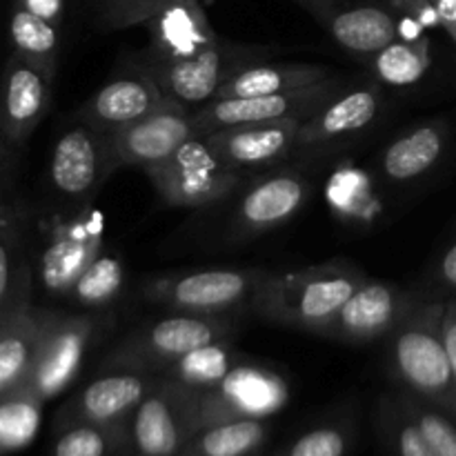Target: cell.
I'll list each match as a JSON object with an SVG mask.
<instances>
[{"mask_svg": "<svg viewBox=\"0 0 456 456\" xmlns=\"http://www.w3.org/2000/svg\"><path fill=\"white\" fill-rule=\"evenodd\" d=\"M145 27L150 43L138 65L169 101L191 111L212 101L230 76L265 53L223 40L199 0L172 4L150 18Z\"/></svg>", "mask_w": 456, "mask_h": 456, "instance_id": "1", "label": "cell"}, {"mask_svg": "<svg viewBox=\"0 0 456 456\" xmlns=\"http://www.w3.org/2000/svg\"><path fill=\"white\" fill-rule=\"evenodd\" d=\"M365 279L359 265L341 258L285 274L270 272L249 305L267 323L321 337Z\"/></svg>", "mask_w": 456, "mask_h": 456, "instance_id": "2", "label": "cell"}, {"mask_svg": "<svg viewBox=\"0 0 456 456\" xmlns=\"http://www.w3.org/2000/svg\"><path fill=\"white\" fill-rule=\"evenodd\" d=\"M445 301L426 297L386 338L390 377L412 395L456 419V386L444 338Z\"/></svg>", "mask_w": 456, "mask_h": 456, "instance_id": "3", "label": "cell"}, {"mask_svg": "<svg viewBox=\"0 0 456 456\" xmlns=\"http://www.w3.org/2000/svg\"><path fill=\"white\" fill-rule=\"evenodd\" d=\"M227 337H236V323L230 314L203 316L172 312L120 338L102 359V370L159 377L167 365L185 356L187 352Z\"/></svg>", "mask_w": 456, "mask_h": 456, "instance_id": "4", "label": "cell"}, {"mask_svg": "<svg viewBox=\"0 0 456 456\" xmlns=\"http://www.w3.org/2000/svg\"><path fill=\"white\" fill-rule=\"evenodd\" d=\"M270 274L261 267H212L151 276L142 283V298L154 305L187 314L225 316L252 301Z\"/></svg>", "mask_w": 456, "mask_h": 456, "instance_id": "5", "label": "cell"}, {"mask_svg": "<svg viewBox=\"0 0 456 456\" xmlns=\"http://www.w3.org/2000/svg\"><path fill=\"white\" fill-rule=\"evenodd\" d=\"M289 403V383L279 370L245 359L221 383L194 396V428L243 419H270Z\"/></svg>", "mask_w": 456, "mask_h": 456, "instance_id": "6", "label": "cell"}, {"mask_svg": "<svg viewBox=\"0 0 456 456\" xmlns=\"http://www.w3.org/2000/svg\"><path fill=\"white\" fill-rule=\"evenodd\" d=\"M145 174L165 203L190 209L227 199L245 181V172L227 165L203 136L187 141L172 159Z\"/></svg>", "mask_w": 456, "mask_h": 456, "instance_id": "7", "label": "cell"}, {"mask_svg": "<svg viewBox=\"0 0 456 456\" xmlns=\"http://www.w3.org/2000/svg\"><path fill=\"white\" fill-rule=\"evenodd\" d=\"M98 334V323L87 314L49 310L34 365L20 392L40 403L53 399L74 383L87 350Z\"/></svg>", "mask_w": 456, "mask_h": 456, "instance_id": "8", "label": "cell"}, {"mask_svg": "<svg viewBox=\"0 0 456 456\" xmlns=\"http://www.w3.org/2000/svg\"><path fill=\"white\" fill-rule=\"evenodd\" d=\"M386 107V92L377 80L346 83L328 102L307 116L298 134L297 154L332 151L356 141L379 123Z\"/></svg>", "mask_w": 456, "mask_h": 456, "instance_id": "9", "label": "cell"}, {"mask_svg": "<svg viewBox=\"0 0 456 456\" xmlns=\"http://www.w3.org/2000/svg\"><path fill=\"white\" fill-rule=\"evenodd\" d=\"M343 85H346V80L337 74L323 83L294 89V92L254 98H216V101L205 102L203 107L191 111V118H194L200 136L216 132V129L236 127V125L303 120L314 114L323 102H328Z\"/></svg>", "mask_w": 456, "mask_h": 456, "instance_id": "10", "label": "cell"}, {"mask_svg": "<svg viewBox=\"0 0 456 456\" xmlns=\"http://www.w3.org/2000/svg\"><path fill=\"white\" fill-rule=\"evenodd\" d=\"M423 298L390 281L365 279L321 337L343 343L386 341Z\"/></svg>", "mask_w": 456, "mask_h": 456, "instance_id": "11", "label": "cell"}, {"mask_svg": "<svg viewBox=\"0 0 456 456\" xmlns=\"http://www.w3.org/2000/svg\"><path fill=\"white\" fill-rule=\"evenodd\" d=\"M194 396L176 383L159 379L129 419L132 456H181L196 435Z\"/></svg>", "mask_w": 456, "mask_h": 456, "instance_id": "12", "label": "cell"}, {"mask_svg": "<svg viewBox=\"0 0 456 456\" xmlns=\"http://www.w3.org/2000/svg\"><path fill=\"white\" fill-rule=\"evenodd\" d=\"M114 172L110 134L76 120L58 136L49 159V181L61 196L89 200Z\"/></svg>", "mask_w": 456, "mask_h": 456, "instance_id": "13", "label": "cell"}, {"mask_svg": "<svg viewBox=\"0 0 456 456\" xmlns=\"http://www.w3.org/2000/svg\"><path fill=\"white\" fill-rule=\"evenodd\" d=\"M200 136L191 110L167 102L129 127L110 134L111 159L116 169L141 167L142 172L159 167L172 159L187 141Z\"/></svg>", "mask_w": 456, "mask_h": 456, "instance_id": "14", "label": "cell"}, {"mask_svg": "<svg viewBox=\"0 0 456 456\" xmlns=\"http://www.w3.org/2000/svg\"><path fill=\"white\" fill-rule=\"evenodd\" d=\"M312 194V183L303 169L283 167L256 178L236 203L232 230L239 239H254L288 225Z\"/></svg>", "mask_w": 456, "mask_h": 456, "instance_id": "15", "label": "cell"}, {"mask_svg": "<svg viewBox=\"0 0 456 456\" xmlns=\"http://www.w3.org/2000/svg\"><path fill=\"white\" fill-rule=\"evenodd\" d=\"M169 101L160 85L141 65L107 80L80 105L76 118L102 134H114L145 118Z\"/></svg>", "mask_w": 456, "mask_h": 456, "instance_id": "16", "label": "cell"}, {"mask_svg": "<svg viewBox=\"0 0 456 456\" xmlns=\"http://www.w3.org/2000/svg\"><path fill=\"white\" fill-rule=\"evenodd\" d=\"M105 249V216L89 208L80 216L61 223L40 256V283L49 294L65 298L80 274Z\"/></svg>", "mask_w": 456, "mask_h": 456, "instance_id": "17", "label": "cell"}, {"mask_svg": "<svg viewBox=\"0 0 456 456\" xmlns=\"http://www.w3.org/2000/svg\"><path fill=\"white\" fill-rule=\"evenodd\" d=\"M53 76L27 58L12 53L0 76V132L9 145H25L47 116Z\"/></svg>", "mask_w": 456, "mask_h": 456, "instance_id": "18", "label": "cell"}, {"mask_svg": "<svg viewBox=\"0 0 456 456\" xmlns=\"http://www.w3.org/2000/svg\"><path fill=\"white\" fill-rule=\"evenodd\" d=\"M49 310L34 305V274L25 279L16 298L0 312V399L22 390Z\"/></svg>", "mask_w": 456, "mask_h": 456, "instance_id": "19", "label": "cell"}, {"mask_svg": "<svg viewBox=\"0 0 456 456\" xmlns=\"http://www.w3.org/2000/svg\"><path fill=\"white\" fill-rule=\"evenodd\" d=\"M160 377L141 372H105L67 401L56 417L58 430L78 423H127Z\"/></svg>", "mask_w": 456, "mask_h": 456, "instance_id": "20", "label": "cell"}, {"mask_svg": "<svg viewBox=\"0 0 456 456\" xmlns=\"http://www.w3.org/2000/svg\"><path fill=\"white\" fill-rule=\"evenodd\" d=\"M303 120L236 125V127L203 134V138L227 165L240 172H249V169L272 167L288 156L297 154Z\"/></svg>", "mask_w": 456, "mask_h": 456, "instance_id": "21", "label": "cell"}, {"mask_svg": "<svg viewBox=\"0 0 456 456\" xmlns=\"http://www.w3.org/2000/svg\"><path fill=\"white\" fill-rule=\"evenodd\" d=\"M450 145V125L444 118L412 125L379 154V172L392 185L421 181L444 160Z\"/></svg>", "mask_w": 456, "mask_h": 456, "instance_id": "22", "label": "cell"}, {"mask_svg": "<svg viewBox=\"0 0 456 456\" xmlns=\"http://www.w3.org/2000/svg\"><path fill=\"white\" fill-rule=\"evenodd\" d=\"M316 20H321L338 47L363 61L399 38V18L392 13V9L379 4L338 7L337 3Z\"/></svg>", "mask_w": 456, "mask_h": 456, "instance_id": "23", "label": "cell"}, {"mask_svg": "<svg viewBox=\"0 0 456 456\" xmlns=\"http://www.w3.org/2000/svg\"><path fill=\"white\" fill-rule=\"evenodd\" d=\"M334 69L323 62H254L225 80L216 98H254L312 87L332 78Z\"/></svg>", "mask_w": 456, "mask_h": 456, "instance_id": "24", "label": "cell"}, {"mask_svg": "<svg viewBox=\"0 0 456 456\" xmlns=\"http://www.w3.org/2000/svg\"><path fill=\"white\" fill-rule=\"evenodd\" d=\"M245 359L249 356H245L236 347L234 337L218 338V341L205 343V346L187 352L185 356L167 365L159 377L176 383L178 387L191 392V395H200L221 383Z\"/></svg>", "mask_w": 456, "mask_h": 456, "instance_id": "25", "label": "cell"}, {"mask_svg": "<svg viewBox=\"0 0 456 456\" xmlns=\"http://www.w3.org/2000/svg\"><path fill=\"white\" fill-rule=\"evenodd\" d=\"M370 74L383 87H412L421 83L432 67L430 38H396L368 58Z\"/></svg>", "mask_w": 456, "mask_h": 456, "instance_id": "26", "label": "cell"}, {"mask_svg": "<svg viewBox=\"0 0 456 456\" xmlns=\"http://www.w3.org/2000/svg\"><path fill=\"white\" fill-rule=\"evenodd\" d=\"M270 426L263 419L216 423L196 432L181 456H254L265 445Z\"/></svg>", "mask_w": 456, "mask_h": 456, "instance_id": "27", "label": "cell"}, {"mask_svg": "<svg viewBox=\"0 0 456 456\" xmlns=\"http://www.w3.org/2000/svg\"><path fill=\"white\" fill-rule=\"evenodd\" d=\"M61 27L52 25L45 18L27 12L22 7H13L9 18V38H12L13 53L27 58L56 78L58 62H61Z\"/></svg>", "mask_w": 456, "mask_h": 456, "instance_id": "28", "label": "cell"}, {"mask_svg": "<svg viewBox=\"0 0 456 456\" xmlns=\"http://www.w3.org/2000/svg\"><path fill=\"white\" fill-rule=\"evenodd\" d=\"M125 283H127V265H125L123 256L102 249L101 256L76 279L65 298L71 305L105 310L118 301Z\"/></svg>", "mask_w": 456, "mask_h": 456, "instance_id": "29", "label": "cell"}, {"mask_svg": "<svg viewBox=\"0 0 456 456\" xmlns=\"http://www.w3.org/2000/svg\"><path fill=\"white\" fill-rule=\"evenodd\" d=\"M53 456H132L129 421L98 426L78 423L61 430Z\"/></svg>", "mask_w": 456, "mask_h": 456, "instance_id": "30", "label": "cell"}, {"mask_svg": "<svg viewBox=\"0 0 456 456\" xmlns=\"http://www.w3.org/2000/svg\"><path fill=\"white\" fill-rule=\"evenodd\" d=\"M43 403L25 392L0 399V454L16 452L34 441Z\"/></svg>", "mask_w": 456, "mask_h": 456, "instance_id": "31", "label": "cell"}, {"mask_svg": "<svg viewBox=\"0 0 456 456\" xmlns=\"http://www.w3.org/2000/svg\"><path fill=\"white\" fill-rule=\"evenodd\" d=\"M396 401L405 410V414L412 419L414 426L421 430V435L426 436V441L432 445L436 454L456 456V423L450 414L426 403V401L417 399V396L405 395V392L396 396Z\"/></svg>", "mask_w": 456, "mask_h": 456, "instance_id": "32", "label": "cell"}, {"mask_svg": "<svg viewBox=\"0 0 456 456\" xmlns=\"http://www.w3.org/2000/svg\"><path fill=\"white\" fill-rule=\"evenodd\" d=\"M178 3L187 0H92V12L98 29L123 31L145 25L156 13Z\"/></svg>", "mask_w": 456, "mask_h": 456, "instance_id": "33", "label": "cell"}, {"mask_svg": "<svg viewBox=\"0 0 456 456\" xmlns=\"http://www.w3.org/2000/svg\"><path fill=\"white\" fill-rule=\"evenodd\" d=\"M381 430L395 456H439L396 399L381 403Z\"/></svg>", "mask_w": 456, "mask_h": 456, "instance_id": "34", "label": "cell"}, {"mask_svg": "<svg viewBox=\"0 0 456 456\" xmlns=\"http://www.w3.org/2000/svg\"><path fill=\"white\" fill-rule=\"evenodd\" d=\"M31 274V267L18 258V232L12 218L0 214V312L16 298Z\"/></svg>", "mask_w": 456, "mask_h": 456, "instance_id": "35", "label": "cell"}, {"mask_svg": "<svg viewBox=\"0 0 456 456\" xmlns=\"http://www.w3.org/2000/svg\"><path fill=\"white\" fill-rule=\"evenodd\" d=\"M352 432L346 426H321L294 439L274 456H346Z\"/></svg>", "mask_w": 456, "mask_h": 456, "instance_id": "36", "label": "cell"}, {"mask_svg": "<svg viewBox=\"0 0 456 456\" xmlns=\"http://www.w3.org/2000/svg\"><path fill=\"white\" fill-rule=\"evenodd\" d=\"M435 288L439 289V301H456V239L436 261Z\"/></svg>", "mask_w": 456, "mask_h": 456, "instance_id": "37", "label": "cell"}, {"mask_svg": "<svg viewBox=\"0 0 456 456\" xmlns=\"http://www.w3.org/2000/svg\"><path fill=\"white\" fill-rule=\"evenodd\" d=\"M390 7L399 12L401 16L412 18L414 22L423 27V29H441L439 13H436L435 4L430 0H390Z\"/></svg>", "mask_w": 456, "mask_h": 456, "instance_id": "38", "label": "cell"}, {"mask_svg": "<svg viewBox=\"0 0 456 456\" xmlns=\"http://www.w3.org/2000/svg\"><path fill=\"white\" fill-rule=\"evenodd\" d=\"M16 4L56 27H61L65 18V0H16Z\"/></svg>", "mask_w": 456, "mask_h": 456, "instance_id": "39", "label": "cell"}, {"mask_svg": "<svg viewBox=\"0 0 456 456\" xmlns=\"http://www.w3.org/2000/svg\"><path fill=\"white\" fill-rule=\"evenodd\" d=\"M444 338H445V350H448L450 368H452V377L456 386V301H445Z\"/></svg>", "mask_w": 456, "mask_h": 456, "instance_id": "40", "label": "cell"}, {"mask_svg": "<svg viewBox=\"0 0 456 456\" xmlns=\"http://www.w3.org/2000/svg\"><path fill=\"white\" fill-rule=\"evenodd\" d=\"M439 13L441 29L450 36L456 47V0H430Z\"/></svg>", "mask_w": 456, "mask_h": 456, "instance_id": "41", "label": "cell"}, {"mask_svg": "<svg viewBox=\"0 0 456 456\" xmlns=\"http://www.w3.org/2000/svg\"><path fill=\"white\" fill-rule=\"evenodd\" d=\"M7 138L3 136V132H0V169H3V165H4V156H7Z\"/></svg>", "mask_w": 456, "mask_h": 456, "instance_id": "42", "label": "cell"}]
</instances>
